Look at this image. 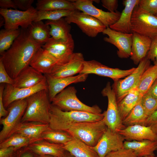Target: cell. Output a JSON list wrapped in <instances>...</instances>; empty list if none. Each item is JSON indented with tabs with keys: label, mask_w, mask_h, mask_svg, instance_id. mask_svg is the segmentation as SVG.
<instances>
[{
	"label": "cell",
	"mask_w": 157,
	"mask_h": 157,
	"mask_svg": "<svg viewBox=\"0 0 157 157\" xmlns=\"http://www.w3.org/2000/svg\"><path fill=\"white\" fill-rule=\"evenodd\" d=\"M21 29L10 47L0 54V61L13 79L29 65L33 56L42 46L32 38L27 29Z\"/></svg>",
	"instance_id": "obj_1"
},
{
	"label": "cell",
	"mask_w": 157,
	"mask_h": 157,
	"mask_svg": "<svg viewBox=\"0 0 157 157\" xmlns=\"http://www.w3.org/2000/svg\"><path fill=\"white\" fill-rule=\"evenodd\" d=\"M104 117V113L96 114L83 111H64L51 104L49 125L51 129L66 131L75 124L98 121Z\"/></svg>",
	"instance_id": "obj_2"
},
{
	"label": "cell",
	"mask_w": 157,
	"mask_h": 157,
	"mask_svg": "<svg viewBox=\"0 0 157 157\" xmlns=\"http://www.w3.org/2000/svg\"><path fill=\"white\" fill-rule=\"evenodd\" d=\"M27 106L21 122H37L49 124L51 104L48 89H44L26 99Z\"/></svg>",
	"instance_id": "obj_3"
},
{
	"label": "cell",
	"mask_w": 157,
	"mask_h": 157,
	"mask_svg": "<svg viewBox=\"0 0 157 157\" xmlns=\"http://www.w3.org/2000/svg\"><path fill=\"white\" fill-rule=\"evenodd\" d=\"M107 127L104 120L94 122H83L72 125L66 132L73 137L91 147H94Z\"/></svg>",
	"instance_id": "obj_4"
},
{
	"label": "cell",
	"mask_w": 157,
	"mask_h": 157,
	"mask_svg": "<svg viewBox=\"0 0 157 157\" xmlns=\"http://www.w3.org/2000/svg\"><path fill=\"white\" fill-rule=\"evenodd\" d=\"M74 86L68 87L58 94L52 101L51 104L64 111H79L96 114L101 113V109L97 105H87L80 101Z\"/></svg>",
	"instance_id": "obj_5"
},
{
	"label": "cell",
	"mask_w": 157,
	"mask_h": 157,
	"mask_svg": "<svg viewBox=\"0 0 157 157\" xmlns=\"http://www.w3.org/2000/svg\"><path fill=\"white\" fill-rule=\"evenodd\" d=\"M27 104L26 99L15 101L8 107V115L5 118L0 119V124L3 127L0 132V143L14 133L17 127L21 122Z\"/></svg>",
	"instance_id": "obj_6"
},
{
	"label": "cell",
	"mask_w": 157,
	"mask_h": 157,
	"mask_svg": "<svg viewBox=\"0 0 157 157\" xmlns=\"http://www.w3.org/2000/svg\"><path fill=\"white\" fill-rule=\"evenodd\" d=\"M37 11L33 6L25 11L0 9V15L5 20L4 28L7 30H16L20 26L22 29H28L35 20Z\"/></svg>",
	"instance_id": "obj_7"
},
{
	"label": "cell",
	"mask_w": 157,
	"mask_h": 157,
	"mask_svg": "<svg viewBox=\"0 0 157 157\" xmlns=\"http://www.w3.org/2000/svg\"><path fill=\"white\" fill-rule=\"evenodd\" d=\"M131 32L151 39L157 35V17L150 14L137 5L131 18Z\"/></svg>",
	"instance_id": "obj_8"
},
{
	"label": "cell",
	"mask_w": 157,
	"mask_h": 157,
	"mask_svg": "<svg viewBox=\"0 0 157 157\" xmlns=\"http://www.w3.org/2000/svg\"><path fill=\"white\" fill-rule=\"evenodd\" d=\"M150 63V60L146 56L140 61L132 73L123 79L114 81L112 87L115 91L117 103L131 90L137 87L142 74L149 67Z\"/></svg>",
	"instance_id": "obj_9"
},
{
	"label": "cell",
	"mask_w": 157,
	"mask_h": 157,
	"mask_svg": "<svg viewBox=\"0 0 157 157\" xmlns=\"http://www.w3.org/2000/svg\"><path fill=\"white\" fill-rule=\"evenodd\" d=\"M102 95L107 97V110L104 112L103 119L107 128L113 132H117L126 127L122 123L119 114L116 94L110 82H108L101 91Z\"/></svg>",
	"instance_id": "obj_10"
},
{
	"label": "cell",
	"mask_w": 157,
	"mask_h": 157,
	"mask_svg": "<svg viewBox=\"0 0 157 157\" xmlns=\"http://www.w3.org/2000/svg\"><path fill=\"white\" fill-rule=\"evenodd\" d=\"M65 19L69 24H76L83 33L90 37H96L107 28L97 19L77 10L72 11Z\"/></svg>",
	"instance_id": "obj_11"
},
{
	"label": "cell",
	"mask_w": 157,
	"mask_h": 157,
	"mask_svg": "<svg viewBox=\"0 0 157 157\" xmlns=\"http://www.w3.org/2000/svg\"><path fill=\"white\" fill-rule=\"evenodd\" d=\"M76 9L88 14L99 20L106 28L115 23L120 17L121 13L105 12L95 7L91 0L71 1Z\"/></svg>",
	"instance_id": "obj_12"
},
{
	"label": "cell",
	"mask_w": 157,
	"mask_h": 157,
	"mask_svg": "<svg viewBox=\"0 0 157 157\" xmlns=\"http://www.w3.org/2000/svg\"><path fill=\"white\" fill-rule=\"evenodd\" d=\"M135 69L133 67L128 69L122 70L110 67L94 60H84L83 69L80 74H94L109 77L115 81L130 75Z\"/></svg>",
	"instance_id": "obj_13"
},
{
	"label": "cell",
	"mask_w": 157,
	"mask_h": 157,
	"mask_svg": "<svg viewBox=\"0 0 157 157\" xmlns=\"http://www.w3.org/2000/svg\"><path fill=\"white\" fill-rule=\"evenodd\" d=\"M44 89H48L46 77L36 85L28 88H19L6 84L3 93V102L7 108L15 101L26 99L34 94Z\"/></svg>",
	"instance_id": "obj_14"
},
{
	"label": "cell",
	"mask_w": 157,
	"mask_h": 157,
	"mask_svg": "<svg viewBox=\"0 0 157 157\" xmlns=\"http://www.w3.org/2000/svg\"><path fill=\"white\" fill-rule=\"evenodd\" d=\"M74 41L71 34L66 40L55 39L51 37L42 47L47 51L58 61L57 65L63 64L74 53Z\"/></svg>",
	"instance_id": "obj_15"
},
{
	"label": "cell",
	"mask_w": 157,
	"mask_h": 157,
	"mask_svg": "<svg viewBox=\"0 0 157 157\" xmlns=\"http://www.w3.org/2000/svg\"><path fill=\"white\" fill-rule=\"evenodd\" d=\"M108 37L104 40L115 46L118 49L117 54L121 58H127L131 54L133 33H126L118 32L107 28L102 33Z\"/></svg>",
	"instance_id": "obj_16"
},
{
	"label": "cell",
	"mask_w": 157,
	"mask_h": 157,
	"mask_svg": "<svg viewBox=\"0 0 157 157\" xmlns=\"http://www.w3.org/2000/svg\"><path fill=\"white\" fill-rule=\"evenodd\" d=\"M124 140L118 132H113L107 128L97 144L93 147L99 157H105L109 153L123 148Z\"/></svg>",
	"instance_id": "obj_17"
},
{
	"label": "cell",
	"mask_w": 157,
	"mask_h": 157,
	"mask_svg": "<svg viewBox=\"0 0 157 157\" xmlns=\"http://www.w3.org/2000/svg\"><path fill=\"white\" fill-rule=\"evenodd\" d=\"M84 60L81 53L74 52L67 61L61 64H57L48 75L53 77L60 78L79 74L83 69Z\"/></svg>",
	"instance_id": "obj_18"
},
{
	"label": "cell",
	"mask_w": 157,
	"mask_h": 157,
	"mask_svg": "<svg viewBox=\"0 0 157 157\" xmlns=\"http://www.w3.org/2000/svg\"><path fill=\"white\" fill-rule=\"evenodd\" d=\"M48 85L49 99L52 101L54 97L69 85L74 83L83 82L87 79L88 74H79L76 76L56 78L44 75Z\"/></svg>",
	"instance_id": "obj_19"
},
{
	"label": "cell",
	"mask_w": 157,
	"mask_h": 157,
	"mask_svg": "<svg viewBox=\"0 0 157 157\" xmlns=\"http://www.w3.org/2000/svg\"><path fill=\"white\" fill-rule=\"evenodd\" d=\"M58 63V60L42 47L33 56L29 65L45 75L49 74Z\"/></svg>",
	"instance_id": "obj_20"
},
{
	"label": "cell",
	"mask_w": 157,
	"mask_h": 157,
	"mask_svg": "<svg viewBox=\"0 0 157 157\" xmlns=\"http://www.w3.org/2000/svg\"><path fill=\"white\" fill-rule=\"evenodd\" d=\"M125 139L141 141L144 140H157V135L149 126L135 125L126 126L117 131Z\"/></svg>",
	"instance_id": "obj_21"
},
{
	"label": "cell",
	"mask_w": 157,
	"mask_h": 157,
	"mask_svg": "<svg viewBox=\"0 0 157 157\" xmlns=\"http://www.w3.org/2000/svg\"><path fill=\"white\" fill-rule=\"evenodd\" d=\"M63 146V144L54 143L41 139L31 143L26 147L35 154L63 157L65 154V151Z\"/></svg>",
	"instance_id": "obj_22"
},
{
	"label": "cell",
	"mask_w": 157,
	"mask_h": 157,
	"mask_svg": "<svg viewBox=\"0 0 157 157\" xmlns=\"http://www.w3.org/2000/svg\"><path fill=\"white\" fill-rule=\"evenodd\" d=\"M139 0L123 1L124 8L118 20L109 28L114 31L126 33L131 32V18L133 10L138 5Z\"/></svg>",
	"instance_id": "obj_23"
},
{
	"label": "cell",
	"mask_w": 157,
	"mask_h": 157,
	"mask_svg": "<svg viewBox=\"0 0 157 157\" xmlns=\"http://www.w3.org/2000/svg\"><path fill=\"white\" fill-rule=\"evenodd\" d=\"M151 39L136 33H133L131 58L135 65L145 57L149 50Z\"/></svg>",
	"instance_id": "obj_24"
},
{
	"label": "cell",
	"mask_w": 157,
	"mask_h": 157,
	"mask_svg": "<svg viewBox=\"0 0 157 157\" xmlns=\"http://www.w3.org/2000/svg\"><path fill=\"white\" fill-rule=\"evenodd\" d=\"M44 75L29 65L23 70L14 79L13 86L19 88L33 86L41 82Z\"/></svg>",
	"instance_id": "obj_25"
},
{
	"label": "cell",
	"mask_w": 157,
	"mask_h": 157,
	"mask_svg": "<svg viewBox=\"0 0 157 157\" xmlns=\"http://www.w3.org/2000/svg\"><path fill=\"white\" fill-rule=\"evenodd\" d=\"M49 129V124L37 122H21L15 129L14 133H18L38 140L42 139L40 137L44 131Z\"/></svg>",
	"instance_id": "obj_26"
},
{
	"label": "cell",
	"mask_w": 157,
	"mask_h": 157,
	"mask_svg": "<svg viewBox=\"0 0 157 157\" xmlns=\"http://www.w3.org/2000/svg\"><path fill=\"white\" fill-rule=\"evenodd\" d=\"M124 147L132 150L137 157L154 156V152L157 151V140L124 141Z\"/></svg>",
	"instance_id": "obj_27"
},
{
	"label": "cell",
	"mask_w": 157,
	"mask_h": 157,
	"mask_svg": "<svg viewBox=\"0 0 157 157\" xmlns=\"http://www.w3.org/2000/svg\"><path fill=\"white\" fill-rule=\"evenodd\" d=\"M63 147L74 157H99L93 147L74 137Z\"/></svg>",
	"instance_id": "obj_28"
},
{
	"label": "cell",
	"mask_w": 157,
	"mask_h": 157,
	"mask_svg": "<svg viewBox=\"0 0 157 157\" xmlns=\"http://www.w3.org/2000/svg\"><path fill=\"white\" fill-rule=\"evenodd\" d=\"M143 95L138 90L137 87L131 90L120 101L117 103L118 109L122 121L131 111L141 100Z\"/></svg>",
	"instance_id": "obj_29"
},
{
	"label": "cell",
	"mask_w": 157,
	"mask_h": 157,
	"mask_svg": "<svg viewBox=\"0 0 157 157\" xmlns=\"http://www.w3.org/2000/svg\"><path fill=\"white\" fill-rule=\"evenodd\" d=\"M45 23L50 26L51 37L55 39L66 40L71 34V26L65 18L56 20H46Z\"/></svg>",
	"instance_id": "obj_30"
},
{
	"label": "cell",
	"mask_w": 157,
	"mask_h": 157,
	"mask_svg": "<svg viewBox=\"0 0 157 157\" xmlns=\"http://www.w3.org/2000/svg\"><path fill=\"white\" fill-rule=\"evenodd\" d=\"M27 29L32 38L42 45L51 37L50 26L42 21L33 22Z\"/></svg>",
	"instance_id": "obj_31"
},
{
	"label": "cell",
	"mask_w": 157,
	"mask_h": 157,
	"mask_svg": "<svg viewBox=\"0 0 157 157\" xmlns=\"http://www.w3.org/2000/svg\"><path fill=\"white\" fill-rule=\"evenodd\" d=\"M38 10H77L71 1L66 0H38L36 4Z\"/></svg>",
	"instance_id": "obj_32"
},
{
	"label": "cell",
	"mask_w": 157,
	"mask_h": 157,
	"mask_svg": "<svg viewBox=\"0 0 157 157\" xmlns=\"http://www.w3.org/2000/svg\"><path fill=\"white\" fill-rule=\"evenodd\" d=\"M141 100L122 121L123 124L126 127L135 125L145 126L148 116L141 104Z\"/></svg>",
	"instance_id": "obj_33"
},
{
	"label": "cell",
	"mask_w": 157,
	"mask_h": 157,
	"mask_svg": "<svg viewBox=\"0 0 157 157\" xmlns=\"http://www.w3.org/2000/svg\"><path fill=\"white\" fill-rule=\"evenodd\" d=\"M157 78V65L150 66L142 74L137 88L143 95L146 94Z\"/></svg>",
	"instance_id": "obj_34"
},
{
	"label": "cell",
	"mask_w": 157,
	"mask_h": 157,
	"mask_svg": "<svg viewBox=\"0 0 157 157\" xmlns=\"http://www.w3.org/2000/svg\"><path fill=\"white\" fill-rule=\"evenodd\" d=\"M37 140L15 133L0 143V148L13 147L19 150Z\"/></svg>",
	"instance_id": "obj_35"
},
{
	"label": "cell",
	"mask_w": 157,
	"mask_h": 157,
	"mask_svg": "<svg viewBox=\"0 0 157 157\" xmlns=\"http://www.w3.org/2000/svg\"><path fill=\"white\" fill-rule=\"evenodd\" d=\"M73 137L66 131L49 129L44 131L40 138L51 142L64 144L71 140Z\"/></svg>",
	"instance_id": "obj_36"
},
{
	"label": "cell",
	"mask_w": 157,
	"mask_h": 157,
	"mask_svg": "<svg viewBox=\"0 0 157 157\" xmlns=\"http://www.w3.org/2000/svg\"><path fill=\"white\" fill-rule=\"evenodd\" d=\"M21 29L16 30L2 29L0 31V54L8 49L20 34Z\"/></svg>",
	"instance_id": "obj_37"
},
{
	"label": "cell",
	"mask_w": 157,
	"mask_h": 157,
	"mask_svg": "<svg viewBox=\"0 0 157 157\" xmlns=\"http://www.w3.org/2000/svg\"><path fill=\"white\" fill-rule=\"evenodd\" d=\"M73 10H38L34 22L47 20H56L69 16Z\"/></svg>",
	"instance_id": "obj_38"
},
{
	"label": "cell",
	"mask_w": 157,
	"mask_h": 157,
	"mask_svg": "<svg viewBox=\"0 0 157 157\" xmlns=\"http://www.w3.org/2000/svg\"><path fill=\"white\" fill-rule=\"evenodd\" d=\"M141 102L148 117L157 108V99L147 93L142 96Z\"/></svg>",
	"instance_id": "obj_39"
},
{
	"label": "cell",
	"mask_w": 157,
	"mask_h": 157,
	"mask_svg": "<svg viewBox=\"0 0 157 157\" xmlns=\"http://www.w3.org/2000/svg\"><path fill=\"white\" fill-rule=\"evenodd\" d=\"M138 5L150 14L155 15L157 13V0H139Z\"/></svg>",
	"instance_id": "obj_40"
},
{
	"label": "cell",
	"mask_w": 157,
	"mask_h": 157,
	"mask_svg": "<svg viewBox=\"0 0 157 157\" xmlns=\"http://www.w3.org/2000/svg\"><path fill=\"white\" fill-rule=\"evenodd\" d=\"M105 157H137L132 150L124 147L118 150L111 152Z\"/></svg>",
	"instance_id": "obj_41"
},
{
	"label": "cell",
	"mask_w": 157,
	"mask_h": 157,
	"mask_svg": "<svg viewBox=\"0 0 157 157\" xmlns=\"http://www.w3.org/2000/svg\"><path fill=\"white\" fill-rule=\"evenodd\" d=\"M146 57L154 62L157 61V35L151 39L150 47Z\"/></svg>",
	"instance_id": "obj_42"
},
{
	"label": "cell",
	"mask_w": 157,
	"mask_h": 157,
	"mask_svg": "<svg viewBox=\"0 0 157 157\" xmlns=\"http://www.w3.org/2000/svg\"><path fill=\"white\" fill-rule=\"evenodd\" d=\"M0 83L13 85L14 79L9 75L2 62L0 61Z\"/></svg>",
	"instance_id": "obj_43"
},
{
	"label": "cell",
	"mask_w": 157,
	"mask_h": 157,
	"mask_svg": "<svg viewBox=\"0 0 157 157\" xmlns=\"http://www.w3.org/2000/svg\"><path fill=\"white\" fill-rule=\"evenodd\" d=\"M145 126H149L157 135V108L147 118Z\"/></svg>",
	"instance_id": "obj_44"
},
{
	"label": "cell",
	"mask_w": 157,
	"mask_h": 157,
	"mask_svg": "<svg viewBox=\"0 0 157 157\" xmlns=\"http://www.w3.org/2000/svg\"><path fill=\"white\" fill-rule=\"evenodd\" d=\"M18 150L13 147L0 148V157H17Z\"/></svg>",
	"instance_id": "obj_45"
},
{
	"label": "cell",
	"mask_w": 157,
	"mask_h": 157,
	"mask_svg": "<svg viewBox=\"0 0 157 157\" xmlns=\"http://www.w3.org/2000/svg\"><path fill=\"white\" fill-rule=\"evenodd\" d=\"M17 8L25 11L32 6V5L34 2V0H13Z\"/></svg>",
	"instance_id": "obj_46"
},
{
	"label": "cell",
	"mask_w": 157,
	"mask_h": 157,
	"mask_svg": "<svg viewBox=\"0 0 157 157\" xmlns=\"http://www.w3.org/2000/svg\"><path fill=\"white\" fill-rule=\"evenodd\" d=\"M103 6L107 9L110 12L117 11L118 6V1L117 0H101Z\"/></svg>",
	"instance_id": "obj_47"
},
{
	"label": "cell",
	"mask_w": 157,
	"mask_h": 157,
	"mask_svg": "<svg viewBox=\"0 0 157 157\" xmlns=\"http://www.w3.org/2000/svg\"><path fill=\"white\" fill-rule=\"evenodd\" d=\"M5 84L1 83L0 85V119L6 116L8 113V111L6 109L3 102V93Z\"/></svg>",
	"instance_id": "obj_48"
},
{
	"label": "cell",
	"mask_w": 157,
	"mask_h": 157,
	"mask_svg": "<svg viewBox=\"0 0 157 157\" xmlns=\"http://www.w3.org/2000/svg\"><path fill=\"white\" fill-rule=\"evenodd\" d=\"M0 8L4 9H17L13 0H0Z\"/></svg>",
	"instance_id": "obj_49"
},
{
	"label": "cell",
	"mask_w": 157,
	"mask_h": 157,
	"mask_svg": "<svg viewBox=\"0 0 157 157\" xmlns=\"http://www.w3.org/2000/svg\"><path fill=\"white\" fill-rule=\"evenodd\" d=\"M17 157H35V154L26 147L19 150Z\"/></svg>",
	"instance_id": "obj_50"
},
{
	"label": "cell",
	"mask_w": 157,
	"mask_h": 157,
	"mask_svg": "<svg viewBox=\"0 0 157 157\" xmlns=\"http://www.w3.org/2000/svg\"><path fill=\"white\" fill-rule=\"evenodd\" d=\"M147 93L157 99V78L153 83Z\"/></svg>",
	"instance_id": "obj_51"
},
{
	"label": "cell",
	"mask_w": 157,
	"mask_h": 157,
	"mask_svg": "<svg viewBox=\"0 0 157 157\" xmlns=\"http://www.w3.org/2000/svg\"><path fill=\"white\" fill-rule=\"evenodd\" d=\"M5 20L4 18L1 15L0 17V27H1L3 25L4 26Z\"/></svg>",
	"instance_id": "obj_52"
},
{
	"label": "cell",
	"mask_w": 157,
	"mask_h": 157,
	"mask_svg": "<svg viewBox=\"0 0 157 157\" xmlns=\"http://www.w3.org/2000/svg\"><path fill=\"white\" fill-rule=\"evenodd\" d=\"M35 157H56L52 156L49 155H38L35 154Z\"/></svg>",
	"instance_id": "obj_53"
},
{
	"label": "cell",
	"mask_w": 157,
	"mask_h": 157,
	"mask_svg": "<svg viewBox=\"0 0 157 157\" xmlns=\"http://www.w3.org/2000/svg\"><path fill=\"white\" fill-rule=\"evenodd\" d=\"M157 157V156H144V157Z\"/></svg>",
	"instance_id": "obj_54"
},
{
	"label": "cell",
	"mask_w": 157,
	"mask_h": 157,
	"mask_svg": "<svg viewBox=\"0 0 157 157\" xmlns=\"http://www.w3.org/2000/svg\"><path fill=\"white\" fill-rule=\"evenodd\" d=\"M63 157H70L69 156L66 155L65 153L64 156Z\"/></svg>",
	"instance_id": "obj_55"
},
{
	"label": "cell",
	"mask_w": 157,
	"mask_h": 157,
	"mask_svg": "<svg viewBox=\"0 0 157 157\" xmlns=\"http://www.w3.org/2000/svg\"><path fill=\"white\" fill-rule=\"evenodd\" d=\"M154 64L157 65V61L154 62Z\"/></svg>",
	"instance_id": "obj_56"
},
{
	"label": "cell",
	"mask_w": 157,
	"mask_h": 157,
	"mask_svg": "<svg viewBox=\"0 0 157 157\" xmlns=\"http://www.w3.org/2000/svg\"><path fill=\"white\" fill-rule=\"evenodd\" d=\"M157 17V13L155 15Z\"/></svg>",
	"instance_id": "obj_57"
}]
</instances>
